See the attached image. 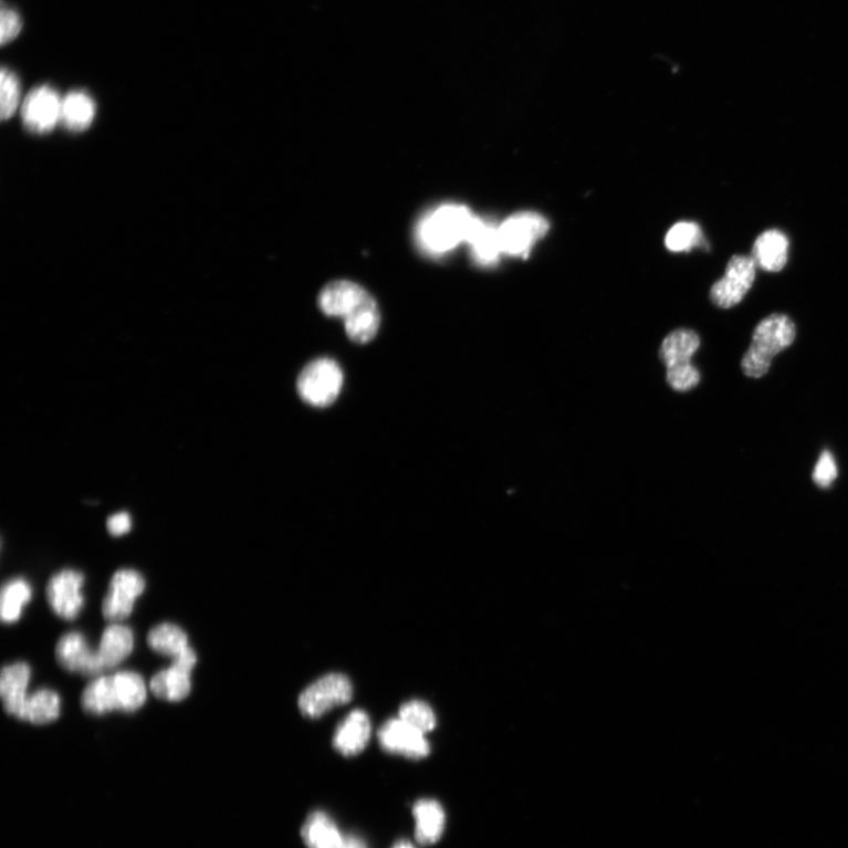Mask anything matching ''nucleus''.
Instances as JSON below:
<instances>
[{
  "mask_svg": "<svg viewBox=\"0 0 848 848\" xmlns=\"http://www.w3.org/2000/svg\"><path fill=\"white\" fill-rule=\"evenodd\" d=\"M756 264L752 257H733L727 266L725 276L714 283L711 289V299L721 310L733 308L742 302L754 284Z\"/></svg>",
  "mask_w": 848,
  "mask_h": 848,
  "instance_id": "obj_8",
  "label": "nucleus"
},
{
  "mask_svg": "<svg viewBox=\"0 0 848 848\" xmlns=\"http://www.w3.org/2000/svg\"><path fill=\"white\" fill-rule=\"evenodd\" d=\"M56 659L63 670L80 673L85 678H96L105 671L98 651L90 649L80 634L63 636L56 646Z\"/></svg>",
  "mask_w": 848,
  "mask_h": 848,
  "instance_id": "obj_12",
  "label": "nucleus"
},
{
  "mask_svg": "<svg viewBox=\"0 0 848 848\" xmlns=\"http://www.w3.org/2000/svg\"><path fill=\"white\" fill-rule=\"evenodd\" d=\"M345 375L335 359L320 357L311 360L297 377L296 388L301 400L316 408L335 404L341 394Z\"/></svg>",
  "mask_w": 848,
  "mask_h": 848,
  "instance_id": "obj_4",
  "label": "nucleus"
},
{
  "mask_svg": "<svg viewBox=\"0 0 848 848\" xmlns=\"http://www.w3.org/2000/svg\"><path fill=\"white\" fill-rule=\"evenodd\" d=\"M146 589V580L134 569H121L112 577L109 591L103 600V617L117 624L132 616L135 600Z\"/></svg>",
  "mask_w": 848,
  "mask_h": 848,
  "instance_id": "obj_9",
  "label": "nucleus"
},
{
  "mask_svg": "<svg viewBox=\"0 0 848 848\" xmlns=\"http://www.w3.org/2000/svg\"><path fill=\"white\" fill-rule=\"evenodd\" d=\"M789 241L781 230H767L756 239L752 258L767 273H779L788 261Z\"/></svg>",
  "mask_w": 848,
  "mask_h": 848,
  "instance_id": "obj_15",
  "label": "nucleus"
},
{
  "mask_svg": "<svg viewBox=\"0 0 848 848\" xmlns=\"http://www.w3.org/2000/svg\"><path fill=\"white\" fill-rule=\"evenodd\" d=\"M547 231L548 222L543 216L531 211L515 213L499 227L502 252L511 257H527Z\"/></svg>",
  "mask_w": 848,
  "mask_h": 848,
  "instance_id": "obj_7",
  "label": "nucleus"
},
{
  "mask_svg": "<svg viewBox=\"0 0 848 848\" xmlns=\"http://www.w3.org/2000/svg\"><path fill=\"white\" fill-rule=\"evenodd\" d=\"M96 116V104L83 92H72L62 101L61 123L70 132L81 133L93 124Z\"/></svg>",
  "mask_w": 848,
  "mask_h": 848,
  "instance_id": "obj_19",
  "label": "nucleus"
},
{
  "mask_svg": "<svg viewBox=\"0 0 848 848\" xmlns=\"http://www.w3.org/2000/svg\"><path fill=\"white\" fill-rule=\"evenodd\" d=\"M415 823H417V840L423 846L436 844L444 829V810L436 800H420L413 807Z\"/></svg>",
  "mask_w": 848,
  "mask_h": 848,
  "instance_id": "obj_18",
  "label": "nucleus"
},
{
  "mask_svg": "<svg viewBox=\"0 0 848 848\" xmlns=\"http://www.w3.org/2000/svg\"><path fill=\"white\" fill-rule=\"evenodd\" d=\"M134 648V634L129 627L113 624L103 631L98 653L105 667V670L115 669L126 658H128Z\"/></svg>",
  "mask_w": 848,
  "mask_h": 848,
  "instance_id": "obj_17",
  "label": "nucleus"
},
{
  "mask_svg": "<svg viewBox=\"0 0 848 848\" xmlns=\"http://www.w3.org/2000/svg\"><path fill=\"white\" fill-rule=\"evenodd\" d=\"M353 684L341 673L324 676L306 688L299 698L304 716L320 718L336 706L347 705L353 698Z\"/></svg>",
  "mask_w": 848,
  "mask_h": 848,
  "instance_id": "obj_5",
  "label": "nucleus"
},
{
  "mask_svg": "<svg viewBox=\"0 0 848 848\" xmlns=\"http://www.w3.org/2000/svg\"><path fill=\"white\" fill-rule=\"evenodd\" d=\"M21 101V84L18 81L14 72L8 67H3L2 74H0V104H2V118H11L20 105Z\"/></svg>",
  "mask_w": 848,
  "mask_h": 848,
  "instance_id": "obj_28",
  "label": "nucleus"
},
{
  "mask_svg": "<svg viewBox=\"0 0 848 848\" xmlns=\"http://www.w3.org/2000/svg\"><path fill=\"white\" fill-rule=\"evenodd\" d=\"M667 383L677 391H689L700 383V373L692 364L667 368Z\"/></svg>",
  "mask_w": 848,
  "mask_h": 848,
  "instance_id": "obj_30",
  "label": "nucleus"
},
{
  "mask_svg": "<svg viewBox=\"0 0 848 848\" xmlns=\"http://www.w3.org/2000/svg\"><path fill=\"white\" fill-rule=\"evenodd\" d=\"M318 304L323 314L339 317L345 323L376 308L377 305L363 286L349 281H336L324 286Z\"/></svg>",
  "mask_w": 848,
  "mask_h": 848,
  "instance_id": "obj_6",
  "label": "nucleus"
},
{
  "mask_svg": "<svg viewBox=\"0 0 848 848\" xmlns=\"http://www.w3.org/2000/svg\"><path fill=\"white\" fill-rule=\"evenodd\" d=\"M31 670L28 663L17 662L6 666L0 676V697L3 700L4 711L9 715H20L27 695Z\"/></svg>",
  "mask_w": 848,
  "mask_h": 848,
  "instance_id": "obj_16",
  "label": "nucleus"
},
{
  "mask_svg": "<svg viewBox=\"0 0 848 848\" xmlns=\"http://www.w3.org/2000/svg\"><path fill=\"white\" fill-rule=\"evenodd\" d=\"M146 700L147 688L143 678L133 672H118L90 682L83 691L81 706L92 715L113 711L134 713Z\"/></svg>",
  "mask_w": 848,
  "mask_h": 848,
  "instance_id": "obj_1",
  "label": "nucleus"
},
{
  "mask_svg": "<svg viewBox=\"0 0 848 848\" xmlns=\"http://www.w3.org/2000/svg\"><path fill=\"white\" fill-rule=\"evenodd\" d=\"M467 242L472 245L475 259L483 264L496 262L502 252L499 227L475 218Z\"/></svg>",
  "mask_w": 848,
  "mask_h": 848,
  "instance_id": "obj_21",
  "label": "nucleus"
},
{
  "mask_svg": "<svg viewBox=\"0 0 848 848\" xmlns=\"http://www.w3.org/2000/svg\"><path fill=\"white\" fill-rule=\"evenodd\" d=\"M343 838L336 824L323 812H315L302 827V839L308 848H337Z\"/></svg>",
  "mask_w": 848,
  "mask_h": 848,
  "instance_id": "obj_22",
  "label": "nucleus"
},
{
  "mask_svg": "<svg viewBox=\"0 0 848 848\" xmlns=\"http://www.w3.org/2000/svg\"><path fill=\"white\" fill-rule=\"evenodd\" d=\"M150 689L155 697L167 701H182L191 691L190 674L176 669L158 672L150 682Z\"/></svg>",
  "mask_w": 848,
  "mask_h": 848,
  "instance_id": "obj_24",
  "label": "nucleus"
},
{
  "mask_svg": "<svg viewBox=\"0 0 848 848\" xmlns=\"http://www.w3.org/2000/svg\"><path fill=\"white\" fill-rule=\"evenodd\" d=\"M405 723L417 729L423 734L431 732L437 726L435 711L422 700H410L402 705L399 712Z\"/></svg>",
  "mask_w": 848,
  "mask_h": 848,
  "instance_id": "obj_27",
  "label": "nucleus"
},
{
  "mask_svg": "<svg viewBox=\"0 0 848 848\" xmlns=\"http://www.w3.org/2000/svg\"><path fill=\"white\" fill-rule=\"evenodd\" d=\"M32 590L23 579L7 583L0 598V616L4 624L15 622L21 618L23 607L30 601Z\"/></svg>",
  "mask_w": 848,
  "mask_h": 848,
  "instance_id": "obj_26",
  "label": "nucleus"
},
{
  "mask_svg": "<svg viewBox=\"0 0 848 848\" xmlns=\"http://www.w3.org/2000/svg\"><path fill=\"white\" fill-rule=\"evenodd\" d=\"M702 241V232L698 224L681 222L676 224L666 237V245L671 251H688L699 247Z\"/></svg>",
  "mask_w": 848,
  "mask_h": 848,
  "instance_id": "obj_29",
  "label": "nucleus"
},
{
  "mask_svg": "<svg viewBox=\"0 0 848 848\" xmlns=\"http://www.w3.org/2000/svg\"><path fill=\"white\" fill-rule=\"evenodd\" d=\"M106 528L113 536L128 534L133 528V519L128 512H117L106 521Z\"/></svg>",
  "mask_w": 848,
  "mask_h": 848,
  "instance_id": "obj_33",
  "label": "nucleus"
},
{
  "mask_svg": "<svg viewBox=\"0 0 848 848\" xmlns=\"http://www.w3.org/2000/svg\"><path fill=\"white\" fill-rule=\"evenodd\" d=\"M61 699L56 692L41 690L25 700L24 706L17 719L29 721L33 725H46L59 719Z\"/></svg>",
  "mask_w": 848,
  "mask_h": 848,
  "instance_id": "obj_23",
  "label": "nucleus"
},
{
  "mask_svg": "<svg viewBox=\"0 0 848 848\" xmlns=\"http://www.w3.org/2000/svg\"><path fill=\"white\" fill-rule=\"evenodd\" d=\"M23 28L22 18L11 8L2 7V20H0V41L7 45L17 39Z\"/></svg>",
  "mask_w": 848,
  "mask_h": 848,
  "instance_id": "obj_32",
  "label": "nucleus"
},
{
  "mask_svg": "<svg viewBox=\"0 0 848 848\" xmlns=\"http://www.w3.org/2000/svg\"><path fill=\"white\" fill-rule=\"evenodd\" d=\"M62 101L56 90L51 86L33 88L22 106V117L28 130L48 134L55 129L61 123Z\"/></svg>",
  "mask_w": 848,
  "mask_h": 848,
  "instance_id": "obj_10",
  "label": "nucleus"
},
{
  "mask_svg": "<svg viewBox=\"0 0 848 848\" xmlns=\"http://www.w3.org/2000/svg\"><path fill=\"white\" fill-rule=\"evenodd\" d=\"M84 575L74 569H64L51 577L46 586L48 603L56 616L64 620L78 617L84 604L81 588Z\"/></svg>",
  "mask_w": 848,
  "mask_h": 848,
  "instance_id": "obj_11",
  "label": "nucleus"
},
{
  "mask_svg": "<svg viewBox=\"0 0 848 848\" xmlns=\"http://www.w3.org/2000/svg\"><path fill=\"white\" fill-rule=\"evenodd\" d=\"M797 336L796 324L786 315L772 314L754 329L752 343L742 360V368L748 377L765 376L772 359L792 346Z\"/></svg>",
  "mask_w": 848,
  "mask_h": 848,
  "instance_id": "obj_2",
  "label": "nucleus"
},
{
  "mask_svg": "<svg viewBox=\"0 0 848 848\" xmlns=\"http://www.w3.org/2000/svg\"><path fill=\"white\" fill-rule=\"evenodd\" d=\"M371 735V723L363 710L350 712L338 725L334 747L343 755L353 756L364 752Z\"/></svg>",
  "mask_w": 848,
  "mask_h": 848,
  "instance_id": "obj_14",
  "label": "nucleus"
},
{
  "mask_svg": "<svg viewBox=\"0 0 848 848\" xmlns=\"http://www.w3.org/2000/svg\"><path fill=\"white\" fill-rule=\"evenodd\" d=\"M838 478V465L835 457L828 450L820 456L812 479L820 489L827 490Z\"/></svg>",
  "mask_w": 848,
  "mask_h": 848,
  "instance_id": "obj_31",
  "label": "nucleus"
},
{
  "mask_svg": "<svg viewBox=\"0 0 848 848\" xmlns=\"http://www.w3.org/2000/svg\"><path fill=\"white\" fill-rule=\"evenodd\" d=\"M147 641L155 652L171 658L189 647L186 631L172 624H161L154 627L149 631Z\"/></svg>",
  "mask_w": 848,
  "mask_h": 848,
  "instance_id": "obj_25",
  "label": "nucleus"
},
{
  "mask_svg": "<svg viewBox=\"0 0 848 848\" xmlns=\"http://www.w3.org/2000/svg\"><path fill=\"white\" fill-rule=\"evenodd\" d=\"M337 848H368L366 842L355 836H347L343 838L342 844Z\"/></svg>",
  "mask_w": 848,
  "mask_h": 848,
  "instance_id": "obj_35",
  "label": "nucleus"
},
{
  "mask_svg": "<svg viewBox=\"0 0 848 848\" xmlns=\"http://www.w3.org/2000/svg\"><path fill=\"white\" fill-rule=\"evenodd\" d=\"M196 662L197 656L190 647H187L182 652L172 658V666L189 674H191Z\"/></svg>",
  "mask_w": 848,
  "mask_h": 848,
  "instance_id": "obj_34",
  "label": "nucleus"
},
{
  "mask_svg": "<svg viewBox=\"0 0 848 848\" xmlns=\"http://www.w3.org/2000/svg\"><path fill=\"white\" fill-rule=\"evenodd\" d=\"M392 848H415L410 842L401 841L396 844Z\"/></svg>",
  "mask_w": 848,
  "mask_h": 848,
  "instance_id": "obj_36",
  "label": "nucleus"
},
{
  "mask_svg": "<svg viewBox=\"0 0 848 848\" xmlns=\"http://www.w3.org/2000/svg\"><path fill=\"white\" fill-rule=\"evenodd\" d=\"M475 216L465 207L443 206L423 219L419 227V239L432 254H443L468 239Z\"/></svg>",
  "mask_w": 848,
  "mask_h": 848,
  "instance_id": "obj_3",
  "label": "nucleus"
},
{
  "mask_svg": "<svg viewBox=\"0 0 848 848\" xmlns=\"http://www.w3.org/2000/svg\"><path fill=\"white\" fill-rule=\"evenodd\" d=\"M700 347V337L690 329H680L667 336L660 348V358L666 366L692 364V357Z\"/></svg>",
  "mask_w": 848,
  "mask_h": 848,
  "instance_id": "obj_20",
  "label": "nucleus"
},
{
  "mask_svg": "<svg viewBox=\"0 0 848 848\" xmlns=\"http://www.w3.org/2000/svg\"><path fill=\"white\" fill-rule=\"evenodd\" d=\"M378 742L386 752L402 754L409 760H422L430 752L425 734L405 723L401 718H392L378 731Z\"/></svg>",
  "mask_w": 848,
  "mask_h": 848,
  "instance_id": "obj_13",
  "label": "nucleus"
}]
</instances>
